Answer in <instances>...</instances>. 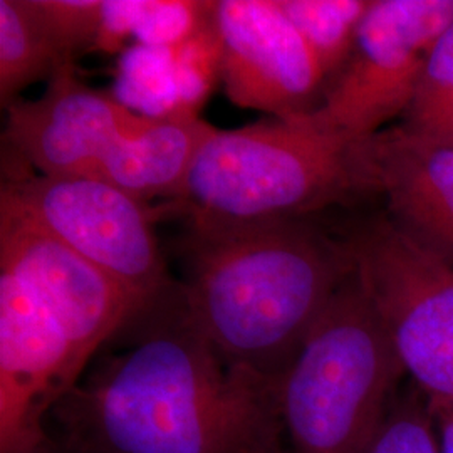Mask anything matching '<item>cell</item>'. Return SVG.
Instances as JSON below:
<instances>
[{
    "label": "cell",
    "mask_w": 453,
    "mask_h": 453,
    "mask_svg": "<svg viewBox=\"0 0 453 453\" xmlns=\"http://www.w3.org/2000/svg\"><path fill=\"white\" fill-rule=\"evenodd\" d=\"M52 410L73 453H286L277 383L226 363L172 286Z\"/></svg>",
    "instance_id": "obj_1"
},
{
    "label": "cell",
    "mask_w": 453,
    "mask_h": 453,
    "mask_svg": "<svg viewBox=\"0 0 453 453\" xmlns=\"http://www.w3.org/2000/svg\"><path fill=\"white\" fill-rule=\"evenodd\" d=\"M215 11V9H213ZM179 116H198V106L220 76V42L211 22L179 48L170 49Z\"/></svg>",
    "instance_id": "obj_16"
},
{
    "label": "cell",
    "mask_w": 453,
    "mask_h": 453,
    "mask_svg": "<svg viewBox=\"0 0 453 453\" xmlns=\"http://www.w3.org/2000/svg\"><path fill=\"white\" fill-rule=\"evenodd\" d=\"M35 453H73L69 452L67 449H65L63 445H59L58 441H54L52 438L49 437L48 441L37 450Z\"/></svg>",
    "instance_id": "obj_22"
},
{
    "label": "cell",
    "mask_w": 453,
    "mask_h": 453,
    "mask_svg": "<svg viewBox=\"0 0 453 453\" xmlns=\"http://www.w3.org/2000/svg\"><path fill=\"white\" fill-rule=\"evenodd\" d=\"M213 22L220 78L234 104L275 119L318 110L327 80L277 0H219Z\"/></svg>",
    "instance_id": "obj_8"
},
{
    "label": "cell",
    "mask_w": 453,
    "mask_h": 453,
    "mask_svg": "<svg viewBox=\"0 0 453 453\" xmlns=\"http://www.w3.org/2000/svg\"><path fill=\"white\" fill-rule=\"evenodd\" d=\"M378 194L372 138L326 131L306 116L211 133L173 205L190 226L309 219Z\"/></svg>",
    "instance_id": "obj_3"
},
{
    "label": "cell",
    "mask_w": 453,
    "mask_h": 453,
    "mask_svg": "<svg viewBox=\"0 0 453 453\" xmlns=\"http://www.w3.org/2000/svg\"><path fill=\"white\" fill-rule=\"evenodd\" d=\"M372 158L389 222L453 269V146L396 127L372 136Z\"/></svg>",
    "instance_id": "obj_11"
},
{
    "label": "cell",
    "mask_w": 453,
    "mask_h": 453,
    "mask_svg": "<svg viewBox=\"0 0 453 453\" xmlns=\"http://www.w3.org/2000/svg\"><path fill=\"white\" fill-rule=\"evenodd\" d=\"M190 228L195 321L226 363L277 383L355 271L349 243L308 219Z\"/></svg>",
    "instance_id": "obj_2"
},
{
    "label": "cell",
    "mask_w": 453,
    "mask_h": 453,
    "mask_svg": "<svg viewBox=\"0 0 453 453\" xmlns=\"http://www.w3.org/2000/svg\"><path fill=\"white\" fill-rule=\"evenodd\" d=\"M346 241L406 374L430 410L453 411L452 267L408 241L387 215Z\"/></svg>",
    "instance_id": "obj_5"
},
{
    "label": "cell",
    "mask_w": 453,
    "mask_h": 453,
    "mask_svg": "<svg viewBox=\"0 0 453 453\" xmlns=\"http://www.w3.org/2000/svg\"><path fill=\"white\" fill-rule=\"evenodd\" d=\"M103 2V0H101ZM99 0H31L35 14L44 24L65 65H74L76 58L96 46Z\"/></svg>",
    "instance_id": "obj_19"
},
{
    "label": "cell",
    "mask_w": 453,
    "mask_h": 453,
    "mask_svg": "<svg viewBox=\"0 0 453 453\" xmlns=\"http://www.w3.org/2000/svg\"><path fill=\"white\" fill-rule=\"evenodd\" d=\"M437 425L440 453H453V411L432 410Z\"/></svg>",
    "instance_id": "obj_21"
},
{
    "label": "cell",
    "mask_w": 453,
    "mask_h": 453,
    "mask_svg": "<svg viewBox=\"0 0 453 453\" xmlns=\"http://www.w3.org/2000/svg\"><path fill=\"white\" fill-rule=\"evenodd\" d=\"M48 82L42 96L16 99L5 108L4 143L35 175L89 177L118 142L155 119L84 84L74 65Z\"/></svg>",
    "instance_id": "obj_9"
},
{
    "label": "cell",
    "mask_w": 453,
    "mask_h": 453,
    "mask_svg": "<svg viewBox=\"0 0 453 453\" xmlns=\"http://www.w3.org/2000/svg\"><path fill=\"white\" fill-rule=\"evenodd\" d=\"M453 26V0H372L357 42L311 123L366 140L406 113L423 65Z\"/></svg>",
    "instance_id": "obj_7"
},
{
    "label": "cell",
    "mask_w": 453,
    "mask_h": 453,
    "mask_svg": "<svg viewBox=\"0 0 453 453\" xmlns=\"http://www.w3.org/2000/svg\"><path fill=\"white\" fill-rule=\"evenodd\" d=\"M0 271L20 279L97 351L145 308L2 198Z\"/></svg>",
    "instance_id": "obj_10"
},
{
    "label": "cell",
    "mask_w": 453,
    "mask_h": 453,
    "mask_svg": "<svg viewBox=\"0 0 453 453\" xmlns=\"http://www.w3.org/2000/svg\"><path fill=\"white\" fill-rule=\"evenodd\" d=\"M65 65L31 0H0V101L7 108L33 82Z\"/></svg>",
    "instance_id": "obj_13"
},
{
    "label": "cell",
    "mask_w": 453,
    "mask_h": 453,
    "mask_svg": "<svg viewBox=\"0 0 453 453\" xmlns=\"http://www.w3.org/2000/svg\"><path fill=\"white\" fill-rule=\"evenodd\" d=\"M366 453H440L434 413L415 385L400 389Z\"/></svg>",
    "instance_id": "obj_17"
},
{
    "label": "cell",
    "mask_w": 453,
    "mask_h": 453,
    "mask_svg": "<svg viewBox=\"0 0 453 453\" xmlns=\"http://www.w3.org/2000/svg\"><path fill=\"white\" fill-rule=\"evenodd\" d=\"M403 374L355 269L277 380L286 453L368 452Z\"/></svg>",
    "instance_id": "obj_4"
},
{
    "label": "cell",
    "mask_w": 453,
    "mask_h": 453,
    "mask_svg": "<svg viewBox=\"0 0 453 453\" xmlns=\"http://www.w3.org/2000/svg\"><path fill=\"white\" fill-rule=\"evenodd\" d=\"M333 81L351 56L372 0H277Z\"/></svg>",
    "instance_id": "obj_14"
},
{
    "label": "cell",
    "mask_w": 453,
    "mask_h": 453,
    "mask_svg": "<svg viewBox=\"0 0 453 453\" xmlns=\"http://www.w3.org/2000/svg\"><path fill=\"white\" fill-rule=\"evenodd\" d=\"M213 131L215 127L198 116L155 118L143 130L118 142L89 177L143 203L153 198L177 202L200 148Z\"/></svg>",
    "instance_id": "obj_12"
},
{
    "label": "cell",
    "mask_w": 453,
    "mask_h": 453,
    "mask_svg": "<svg viewBox=\"0 0 453 453\" xmlns=\"http://www.w3.org/2000/svg\"><path fill=\"white\" fill-rule=\"evenodd\" d=\"M145 5L146 0H103L95 48L106 52L123 48L134 37Z\"/></svg>",
    "instance_id": "obj_20"
},
{
    "label": "cell",
    "mask_w": 453,
    "mask_h": 453,
    "mask_svg": "<svg viewBox=\"0 0 453 453\" xmlns=\"http://www.w3.org/2000/svg\"><path fill=\"white\" fill-rule=\"evenodd\" d=\"M0 198L140 304L173 286L153 230V211L113 185L93 177L24 173L4 181Z\"/></svg>",
    "instance_id": "obj_6"
},
{
    "label": "cell",
    "mask_w": 453,
    "mask_h": 453,
    "mask_svg": "<svg viewBox=\"0 0 453 453\" xmlns=\"http://www.w3.org/2000/svg\"><path fill=\"white\" fill-rule=\"evenodd\" d=\"M398 127L423 140L453 146V26L432 49Z\"/></svg>",
    "instance_id": "obj_15"
},
{
    "label": "cell",
    "mask_w": 453,
    "mask_h": 453,
    "mask_svg": "<svg viewBox=\"0 0 453 453\" xmlns=\"http://www.w3.org/2000/svg\"><path fill=\"white\" fill-rule=\"evenodd\" d=\"M213 9L215 2L146 0L134 39L142 48H179L211 22Z\"/></svg>",
    "instance_id": "obj_18"
}]
</instances>
